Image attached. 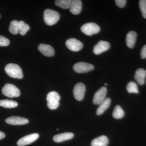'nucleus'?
<instances>
[{
  "label": "nucleus",
  "mask_w": 146,
  "mask_h": 146,
  "mask_svg": "<svg viewBox=\"0 0 146 146\" xmlns=\"http://www.w3.org/2000/svg\"><path fill=\"white\" fill-rule=\"evenodd\" d=\"M65 44L69 50L74 52L80 50L83 46L82 43L75 38L68 39L65 42Z\"/></svg>",
  "instance_id": "nucleus-7"
},
{
  "label": "nucleus",
  "mask_w": 146,
  "mask_h": 146,
  "mask_svg": "<svg viewBox=\"0 0 146 146\" xmlns=\"http://www.w3.org/2000/svg\"><path fill=\"white\" fill-rule=\"evenodd\" d=\"M59 102L53 103H47V106L50 110L56 109L59 106Z\"/></svg>",
  "instance_id": "nucleus-28"
},
{
  "label": "nucleus",
  "mask_w": 146,
  "mask_h": 146,
  "mask_svg": "<svg viewBox=\"0 0 146 146\" xmlns=\"http://www.w3.org/2000/svg\"><path fill=\"white\" fill-rule=\"evenodd\" d=\"M82 10V1L80 0L72 1L70 11L74 15H78L81 12Z\"/></svg>",
  "instance_id": "nucleus-15"
},
{
  "label": "nucleus",
  "mask_w": 146,
  "mask_h": 146,
  "mask_svg": "<svg viewBox=\"0 0 146 146\" xmlns=\"http://www.w3.org/2000/svg\"><path fill=\"white\" fill-rule=\"evenodd\" d=\"M19 22L17 21H11L9 26V31L13 35H17L19 33Z\"/></svg>",
  "instance_id": "nucleus-23"
},
{
  "label": "nucleus",
  "mask_w": 146,
  "mask_h": 146,
  "mask_svg": "<svg viewBox=\"0 0 146 146\" xmlns=\"http://www.w3.org/2000/svg\"><path fill=\"white\" fill-rule=\"evenodd\" d=\"M141 57L143 59L146 58V44L141 49Z\"/></svg>",
  "instance_id": "nucleus-30"
},
{
  "label": "nucleus",
  "mask_w": 146,
  "mask_h": 146,
  "mask_svg": "<svg viewBox=\"0 0 146 146\" xmlns=\"http://www.w3.org/2000/svg\"><path fill=\"white\" fill-rule=\"evenodd\" d=\"M137 33L134 31H130L128 33L126 38V45L128 48H132L136 43Z\"/></svg>",
  "instance_id": "nucleus-14"
},
{
  "label": "nucleus",
  "mask_w": 146,
  "mask_h": 146,
  "mask_svg": "<svg viewBox=\"0 0 146 146\" xmlns=\"http://www.w3.org/2000/svg\"><path fill=\"white\" fill-rule=\"evenodd\" d=\"M110 47L109 42L101 40L94 46L93 52L95 54H100L109 49Z\"/></svg>",
  "instance_id": "nucleus-10"
},
{
  "label": "nucleus",
  "mask_w": 146,
  "mask_h": 146,
  "mask_svg": "<svg viewBox=\"0 0 146 146\" xmlns=\"http://www.w3.org/2000/svg\"><path fill=\"white\" fill-rule=\"evenodd\" d=\"M10 42L9 39L5 36L0 35V46L5 47L9 45Z\"/></svg>",
  "instance_id": "nucleus-27"
},
{
  "label": "nucleus",
  "mask_w": 146,
  "mask_h": 146,
  "mask_svg": "<svg viewBox=\"0 0 146 146\" xmlns=\"http://www.w3.org/2000/svg\"><path fill=\"white\" fill-rule=\"evenodd\" d=\"M104 85H105V86H107V85H108V84L105 83V84Z\"/></svg>",
  "instance_id": "nucleus-32"
},
{
  "label": "nucleus",
  "mask_w": 146,
  "mask_h": 146,
  "mask_svg": "<svg viewBox=\"0 0 146 146\" xmlns=\"http://www.w3.org/2000/svg\"><path fill=\"white\" fill-rule=\"evenodd\" d=\"M5 121L7 124L12 125H22L26 124L29 122L27 119L18 116L9 117L7 118Z\"/></svg>",
  "instance_id": "nucleus-11"
},
{
  "label": "nucleus",
  "mask_w": 146,
  "mask_h": 146,
  "mask_svg": "<svg viewBox=\"0 0 146 146\" xmlns=\"http://www.w3.org/2000/svg\"><path fill=\"white\" fill-rule=\"evenodd\" d=\"M60 100V96L59 94L56 91H51L47 94L46 100L48 103L59 102Z\"/></svg>",
  "instance_id": "nucleus-20"
},
{
  "label": "nucleus",
  "mask_w": 146,
  "mask_h": 146,
  "mask_svg": "<svg viewBox=\"0 0 146 146\" xmlns=\"http://www.w3.org/2000/svg\"><path fill=\"white\" fill-rule=\"evenodd\" d=\"M127 1L126 0H116L115 2L118 7L123 8L125 6Z\"/></svg>",
  "instance_id": "nucleus-29"
},
{
  "label": "nucleus",
  "mask_w": 146,
  "mask_h": 146,
  "mask_svg": "<svg viewBox=\"0 0 146 146\" xmlns=\"http://www.w3.org/2000/svg\"><path fill=\"white\" fill-rule=\"evenodd\" d=\"M134 78L138 84L143 85L145 84L146 77V71L142 68H139L135 72Z\"/></svg>",
  "instance_id": "nucleus-13"
},
{
  "label": "nucleus",
  "mask_w": 146,
  "mask_h": 146,
  "mask_svg": "<svg viewBox=\"0 0 146 146\" xmlns=\"http://www.w3.org/2000/svg\"><path fill=\"white\" fill-rule=\"evenodd\" d=\"M109 141L105 136H102L95 138L91 143V146H107Z\"/></svg>",
  "instance_id": "nucleus-17"
},
{
  "label": "nucleus",
  "mask_w": 146,
  "mask_h": 146,
  "mask_svg": "<svg viewBox=\"0 0 146 146\" xmlns=\"http://www.w3.org/2000/svg\"><path fill=\"white\" fill-rule=\"evenodd\" d=\"M139 7L142 13V16L146 19V1L141 0L139 2Z\"/></svg>",
  "instance_id": "nucleus-26"
},
{
  "label": "nucleus",
  "mask_w": 146,
  "mask_h": 146,
  "mask_svg": "<svg viewBox=\"0 0 146 146\" xmlns=\"http://www.w3.org/2000/svg\"><path fill=\"white\" fill-rule=\"evenodd\" d=\"M19 33L21 35H25L27 32L30 29V27L27 24H26L24 21L19 22Z\"/></svg>",
  "instance_id": "nucleus-25"
},
{
  "label": "nucleus",
  "mask_w": 146,
  "mask_h": 146,
  "mask_svg": "<svg viewBox=\"0 0 146 146\" xmlns=\"http://www.w3.org/2000/svg\"><path fill=\"white\" fill-rule=\"evenodd\" d=\"M38 49L42 54L47 57H52L54 55V49L49 45L40 44L38 46Z\"/></svg>",
  "instance_id": "nucleus-12"
},
{
  "label": "nucleus",
  "mask_w": 146,
  "mask_h": 146,
  "mask_svg": "<svg viewBox=\"0 0 146 146\" xmlns=\"http://www.w3.org/2000/svg\"><path fill=\"white\" fill-rule=\"evenodd\" d=\"M72 2L71 0H56L55 1V4L56 5L63 9H68L70 8Z\"/></svg>",
  "instance_id": "nucleus-22"
},
{
  "label": "nucleus",
  "mask_w": 146,
  "mask_h": 146,
  "mask_svg": "<svg viewBox=\"0 0 146 146\" xmlns=\"http://www.w3.org/2000/svg\"><path fill=\"white\" fill-rule=\"evenodd\" d=\"M5 134L3 132L0 131V140L3 139L5 137Z\"/></svg>",
  "instance_id": "nucleus-31"
},
{
  "label": "nucleus",
  "mask_w": 146,
  "mask_h": 146,
  "mask_svg": "<svg viewBox=\"0 0 146 146\" xmlns=\"http://www.w3.org/2000/svg\"><path fill=\"white\" fill-rule=\"evenodd\" d=\"M94 68V65L84 62L76 63L73 66L74 71L78 73H85L93 70Z\"/></svg>",
  "instance_id": "nucleus-5"
},
{
  "label": "nucleus",
  "mask_w": 146,
  "mask_h": 146,
  "mask_svg": "<svg viewBox=\"0 0 146 146\" xmlns=\"http://www.w3.org/2000/svg\"><path fill=\"white\" fill-rule=\"evenodd\" d=\"M39 135L37 133H32L26 136H24L23 138L18 140L17 144L19 146H24L29 145L33 143L39 138Z\"/></svg>",
  "instance_id": "nucleus-8"
},
{
  "label": "nucleus",
  "mask_w": 146,
  "mask_h": 146,
  "mask_svg": "<svg viewBox=\"0 0 146 146\" xmlns=\"http://www.w3.org/2000/svg\"><path fill=\"white\" fill-rule=\"evenodd\" d=\"M59 13L55 11L47 9L44 11V21L48 25L52 26L54 25L59 20Z\"/></svg>",
  "instance_id": "nucleus-2"
},
{
  "label": "nucleus",
  "mask_w": 146,
  "mask_h": 146,
  "mask_svg": "<svg viewBox=\"0 0 146 146\" xmlns=\"http://www.w3.org/2000/svg\"><path fill=\"white\" fill-rule=\"evenodd\" d=\"M111 103V100L110 98H106L100 104L97 110L96 114L98 115H101L104 111L109 108Z\"/></svg>",
  "instance_id": "nucleus-18"
},
{
  "label": "nucleus",
  "mask_w": 146,
  "mask_h": 146,
  "mask_svg": "<svg viewBox=\"0 0 146 146\" xmlns=\"http://www.w3.org/2000/svg\"><path fill=\"white\" fill-rule=\"evenodd\" d=\"M82 33L86 35L91 36L93 35L98 33L100 31V27L95 23H89L84 24L80 28Z\"/></svg>",
  "instance_id": "nucleus-4"
},
{
  "label": "nucleus",
  "mask_w": 146,
  "mask_h": 146,
  "mask_svg": "<svg viewBox=\"0 0 146 146\" xmlns=\"http://www.w3.org/2000/svg\"><path fill=\"white\" fill-rule=\"evenodd\" d=\"M5 70L9 76L13 78L21 79L23 77L22 69L19 65L14 63H9L6 65Z\"/></svg>",
  "instance_id": "nucleus-1"
},
{
  "label": "nucleus",
  "mask_w": 146,
  "mask_h": 146,
  "mask_svg": "<svg viewBox=\"0 0 146 146\" xmlns=\"http://www.w3.org/2000/svg\"><path fill=\"white\" fill-rule=\"evenodd\" d=\"M74 134L71 132H65L55 135L53 138V141L56 143H60L63 141L70 140L74 137Z\"/></svg>",
  "instance_id": "nucleus-16"
},
{
  "label": "nucleus",
  "mask_w": 146,
  "mask_h": 146,
  "mask_svg": "<svg viewBox=\"0 0 146 146\" xmlns=\"http://www.w3.org/2000/svg\"><path fill=\"white\" fill-rule=\"evenodd\" d=\"M107 91L106 87L103 86L95 93L93 98V103L94 104H100L104 100L106 96Z\"/></svg>",
  "instance_id": "nucleus-9"
},
{
  "label": "nucleus",
  "mask_w": 146,
  "mask_h": 146,
  "mask_svg": "<svg viewBox=\"0 0 146 146\" xmlns=\"http://www.w3.org/2000/svg\"><path fill=\"white\" fill-rule=\"evenodd\" d=\"M86 87L84 84L79 82L74 86L73 90L74 96L76 100L81 101L84 98Z\"/></svg>",
  "instance_id": "nucleus-6"
},
{
  "label": "nucleus",
  "mask_w": 146,
  "mask_h": 146,
  "mask_svg": "<svg viewBox=\"0 0 146 146\" xmlns=\"http://www.w3.org/2000/svg\"><path fill=\"white\" fill-rule=\"evenodd\" d=\"M17 102L9 100H0V106L7 108H14L18 106Z\"/></svg>",
  "instance_id": "nucleus-19"
},
{
  "label": "nucleus",
  "mask_w": 146,
  "mask_h": 146,
  "mask_svg": "<svg viewBox=\"0 0 146 146\" xmlns=\"http://www.w3.org/2000/svg\"><path fill=\"white\" fill-rule=\"evenodd\" d=\"M125 113L121 107L119 105L115 106L112 113V116L116 119H120L123 117Z\"/></svg>",
  "instance_id": "nucleus-21"
},
{
  "label": "nucleus",
  "mask_w": 146,
  "mask_h": 146,
  "mask_svg": "<svg viewBox=\"0 0 146 146\" xmlns=\"http://www.w3.org/2000/svg\"><path fill=\"white\" fill-rule=\"evenodd\" d=\"M2 92L4 96L10 98L18 97L21 95L19 89L15 85L11 84H5L3 87Z\"/></svg>",
  "instance_id": "nucleus-3"
},
{
  "label": "nucleus",
  "mask_w": 146,
  "mask_h": 146,
  "mask_svg": "<svg viewBox=\"0 0 146 146\" xmlns=\"http://www.w3.org/2000/svg\"><path fill=\"white\" fill-rule=\"evenodd\" d=\"M127 90L129 93L130 94H138V87L136 82L133 81H131L127 84L126 86Z\"/></svg>",
  "instance_id": "nucleus-24"
}]
</instances>
